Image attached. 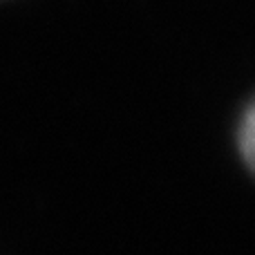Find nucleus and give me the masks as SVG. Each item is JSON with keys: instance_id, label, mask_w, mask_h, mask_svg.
<instances>
[{"instance_id": "obj_1", "label": "nucleus", "mask_w": 255, "mask_h": 255, "mask_svg": "<svg viewBox=\"0 0 255 255\" xmlns=\"http://www.w3.org/2000/svg\"><path fill=\"white\" fill-rule=\"evenodd\" d=\"M253 108L247 112V117H244V126H242V152L244 157H247L249 163H253V136H255V128H253Z\"/></svg>"}]
</instances>
